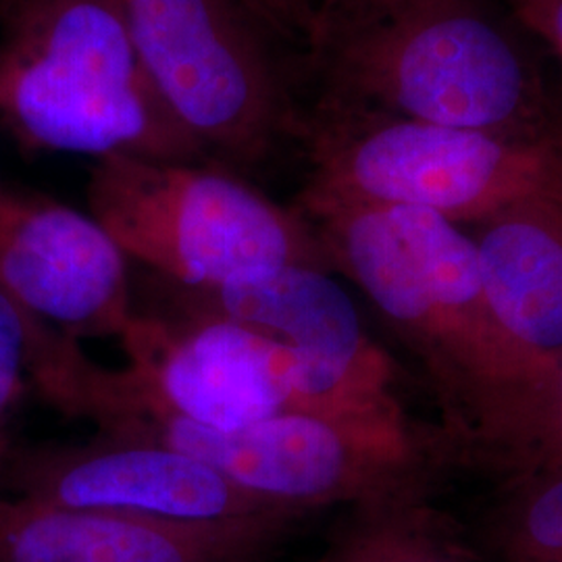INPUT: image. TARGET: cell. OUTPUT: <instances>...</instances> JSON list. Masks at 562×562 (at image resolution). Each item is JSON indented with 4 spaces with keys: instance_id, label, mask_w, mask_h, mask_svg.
<instances>
[{
    "instance_id": "6da1fadb",
    "label": "cell",
    "mask_w": 562,
    "mask_h": 562,
    "mask_svg": "<svg viewBox=\"0 0 562 562\" xmlns=\"http://www.w3.org/2000/svg\"><path fill=\"white\" fill-rule=\"evenodd\" d=\"M294 206L331 271L352 281L422 359L459 438L480 452L543 369L496 322L471 234L417 206L308 192Z\"/></svg>"
},
{
    "instance_id": "7a4b0ae2",
    "label": "cell",
    "mask_w": 562,
    "mask_h": 562,
    "mask_svg": "<svg viewBox=\"0 0 562 562\" xmlns=\"http://www.w3.org/2000/svg\"><path fill=\"white\" fill-rule=\"evenodd\" d=\"M317 101L519 138H562L542 71L490 0H319Z\"/></svg>"
},
{
    "instance_id": "3957f363",
    "label": "cell",
    "mask_w": 562,
    "mask_h": 562,
    "mask_svg": "<svg viewBox=\"0 0 562 562\" xmlns=\"http://www.w3.org/2000/svg\"><path fill=\"white\" fill-rule=\"evenodd\" d=\"M121 344L127 367L104 369L78 340L53 329L34 367V390L67 417L148 415L238 429L290 411L362 415L380 398L241 323L138 311Z\"/></svg>"
},
{
    "instance_id": "277c9868",
    "label": "cell",
    "mask_w": 562,
    "mask_h": 562,
    "mask_svg": "<svg viewBox=\"0 0 562 562\" xmlns=\"http://www.w3.org/2000/svg\"><path fill=\"white\" fill-rule=\"evenodd\" d=\"M0 113L38 148L211 162L150 80L117 0H0Z\"/></svg>"
},
{
    "instance_id": "5b68a950",
    "label": "cell",
    "mask_w": 562,
    "mask_h": 562,
    "mask_svg": "<svg viewBox=\"0 0 562 562\" xmlns=\"http://www.w3.org/2000/svg\"><path fill=\"white\" fill-rule=\"evenodd\" d=\"M88 206L130 261L186 288H227L299 265L331 271L296 206L211 162L102 157Z\"/></svg>"
},
{
    "instance_id": "8992f818",
    "label": "cell",
    "mask_w": 562,
    "mask_h": 562,
    "mask_svg": "<svg viewBox=\"0 0 562 562\" xmlns=\"http://www.w3.org/2000/svg\"><path fill=\"white\" fill-rule=\"evenodd\" d=\"M304 192L417 206L469 227L562 171V138H519L317 101L302 111Z\"/></svg>"
},
{
    "instance_id": "52a82bcc",
    "label": "cell",
    "mask_w": 562,
    "mask_h": 562,
    "mask_svg": "<svg viewBox=\"0 0 562 562\" xmlns=\"http://www.w3.org/2000/svg\"><path fill=\"white\" fill-rule=\"evenodd\" d=\"M94 425L109 438L181 450L299 519L336 504L355 508L429 496L431 443L404 411H290L238 429H209L148 415H111Z\"/></svg>"
},
{
    "instance_id": "ba28073f",
    "label": "cell",
    "mask_w": 562,
    "mask_h": 562,
    "mask_svg": "<svg viewBox=\"0 0 562 562\" xmlns=\"http://www.w3.org/2000/svg\"><path fill=\"white\" fill-rule=\"evenodd\" d=\"M157 92L213 162L255 169L299 140L276 38L240 0H117Z\"/></svg>"
},
{
    "instance_id": "9c48e42d",
    "label": "cell",
    "mask_w": 562,
    "mask_h": 562,
    "mask_svg": "<svg viewBox=\"0 0 562 562\" xmlns=\"http://www.w3.org/2000/svg\"><path fill=\"white\" fill-rule=\"evenodd\" d=\"M0 494L192 525L288 515L181 450L102 434L83 443H18L0 475Z\"/></svg>"
},
{
    "instance_id": "30bf717a",
    "label": "cell",
    "mask_w": 562,
    "mask_h": 562,
    "mask_svg": "<svg viewBox=\"0 0 562 562\" xmlns=\"http://www.w3.org/2000/svg\"><path fill=\"white\" fill-rule=\"evenodd\" d=\"M127 261L92 215L0 188V290L60 334L121 340L136 313Z\"/></svg>"
},
{
    "instance_id": "8fae6325",
    "label": "cell",
    "mask_w": 562,
    "mask_h": 562,
    "mask_svg": "<svg viewBox=\"0 0 562 562\" xmlns=\"http://www.w3.org/2000/svg\"><path fill=\"white\" fill-rule=\"evenodd\" d=\"M301 521H157L0 494V562H265Z\"/></svg>"
},
{
    "instance_id": "7c38bea8",
    "label": "cell",
    "mask_w": 562,
    "mask_h": 562,
    "mask_svg": "<svg viewBox=\"0 0 562 562\" xmlns=\"http://www.w3.org/2000/svg\"><path fill=\"white\" fill-rule=\"evenodd\" d=\"M150 292L157 302L150 306L155 311L248 325L362 390L394 396L392 361L371 340L352 296L329 269L285 267L211 290L155 278Z\"/></svg>"
},
{
    "instance_id": "4fadbf2b",
    "label": "cell",
    "mask_w": 562,
    "mask_h": 562,
    "mask_svg": "<svg viewBox=\"0 0 562 562\" xmlns=\"http://www.w3.org/2000/svg\"><path fill=\"white\" fill-rule=\"evenodd\" d=\"M469 234L508 340L540 369L562 359V171Z\"/></svg>"
},
{
    "instance_id": "5bb4252c",
    "label": "cell",
    "mask_w": 562,
    "mask_h": 562,
    "mask_svg": "<svg viewBox=\"0 0 562 562\" xmlns=\"http://www.w3.org/2000/svg\"><path fill=\"white\" fill-rule=\"evenodd\" d=\"M317 562H482L429 496L355 506Z\"/></svg>"
},
{
    "instance_id": "9a60e30c",
    "label": "cell",
    "mask_w": 562,
    "mask_h": 562,
    "mask_svg": "<svg viewBox=\"0 0 562 562\" xmlns=\"http://www.w3.org/2000/svg\"><path fill=\"white\" fill-rule=\"evenodd\" d=\"M501 504L487 519L496 562H562V462L508 471Z\"/></svg>"
},
{
    "instance_id": "2e32d148",
    "label": "cell",
    "mask_w": 562,
    "mask_h": 562,
    "mask_svg": "<svg viewBox=\"0 0 562 562\" xmlns=\"http://www.w3.org/2000/svg\"><path fill=\"white\" fill-rule=\"evenodd\" d=\"M483 457L508 471L562 462V359L548 364L529 385Z\"/></svg>"
},
{
    "instance_id": "e0dca14e",
    "label": "cell",
    "mask_w": 562,
    "mask_h": 562,
    "mask_svg": "<svg viewBox=\"0 0 562 562\" xmlns=\"http://www.w3.org/2000/svg\"><path fill=\"white\" fill-rule=\"evenodd\" d=\"M42 319L0 290V475L18 448L15 423L34 387V355Z\"/></svg>"
},
{
    "instance_id": "ac0fdd59",
    "label": "cell",
    "mask_w": 562,
    "mask_h": 562,
    "mask_svg": "<svg viewBox=\"0 0 562 562\" xmlns=\"http://www.w3.org/2000/svg\"><path fill=\"white\" fill-rule=\"evenodd\" d=\"M262 27L283 44L306 50L317 15L315 0H240Z\"/></svg>"
},
{
    "instance_id": "d6986e66",
    "label": "cell",
    "mask_w": 562,
    "mask_h": 562,
    "mask_svg": "<svg viewBox=\"0 0 562 562\" xmlns=\"http://www.w3.org/2000/svg\"><path fill=\"white\" fill-rule=\"evenodd\" d=\"M525 30L542 38L562 63V0H501Z\"/></svg>"
},
{
    "instance_id": "ffe728a7",
    "label": "cell",
    "mask_w": 562,
    "mask_h": 562,
    "mask_svg": "<svg viewBox=\"0 0 562 562\" xmlns=\"http://www.w3.org/2000/svg\"><path fill=\"white\" fill-rule=\"evenodd\" d=\"M315 2H319V0H315Z\"/></svg>"
}]
</instances>
